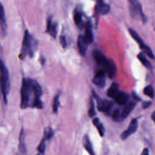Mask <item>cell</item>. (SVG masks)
I'll return each mask as SVG.
<instances>
[{
	"label": "cell",
	"mask_w": 155,
	"mask_h": 155,
	"mask_svg": "<svg viewBox=\"0 0 155 155\" xmlns=\"http://www.w3.org/2000/svg\"><path fill=\"white\" fill-rule=\"evenodd\" d=\"M60 42H61L63 48H66V47H67V41H66L65 37L64 36H60Z\"/></svg>",
	"instance_id": "cell-32"
},
{
	"label": "cell",
	"mask_w": 155,
	"mask_h": 155,
	"mask_svg": "<svg viewBox=\"0 0 155 155\" xmlns=\"http://www.w3.org/2000/svg\"><path fill=\"white\" fill-rule=\"evenodd\" d=\"M88 43L86 41L84 36L79 35L78 38V47L80 54L82 56H84L86 53V51L88 47Z\"/></svg>",
	"instance_id": "cell-10"
},
{
	"label": "cell",
	"mask_w": 155,
	"mask_h": 155,
	"mask_svg": "<svg viewBox=\"0 0 155 155\" xmlns=\"http://www.w3.org/2000/svg\"><path fill=\"white\" fill-rule=\"evenodd\" d=\"M105 69H100L96 71L93 79V82L97 86L102 88L105 85Z\"/></svg>",
	"instance_id": "cell-8"
},
{
	"label": "cell",
	"mask_w": 155,
	"mask_h": 155,
	"mask_svg": "<svg viewBox=\"0 0 155 155\" xmlns=\"http://www.w3.org/2000/svg\"><path fill=\"white\" fill-rule=\"evenodd\" d=\"M93 56L96 62L105 70L108 65L110 59H108L99 50H94L93 51Z\"/></svg>",
	"instance_id": "cell-6"
},
{
	"label": "cell",
	"mask_w": 155,
	"mask_h": 155,
	"mask_svg": "<svg viewBox=\"0 0 155 155\" xmlns=\"http://www.w3.org/2000/svg\"><path fill=\"white\" fill-rule=\"evenodd\" d=\"M130 4V12L133 18L136 19H140L143 22L146 21V17L144 15L140 3L138 0H128Z\"/></svg>",
	"instance_id": "cell-4"
},
{
	"label": "cell",
	"mask_w": 155,
	"mask_h": 155,
	"mask_svg": "<svg viewBox=\"0 0 155 155\" xmlns=\"http://www.w3.org/2000/svg\"><path fill=\"white\" fill-rule=\"evenodd\" d=\"M31 84L36 97H40L42 94L41 85L36 80L34 79H31Z\"/></svg>",
	"instance_id": "cell-19"
},
{
	"label": "cell",
	"mask_w": 155,
	"mask_h": 155,
	"mask_svg": "<svg viewBox=\"0 0 155 155\" xmlns=\"http://www.w3.org/2000/svg\"><path fill=\"white\" fill-rule=\"evenodd\" d=\"M110 10V7L108 4L104 3L102 0H98L96 4V11L104 15L107 14Z\"/></svg>",
	"instance_id": "cell-12"
},
{
	"label": "cell",
	"mask_w": 155,
	"mask_h": 155,
	"mask_svg": "<svg viewBox=\"0 0 155 155\" xmlns=\"http://www.w3.org/2000/svg\"><path fill=\"white\" fill-rule=\"evenodd\" d=\"M53 136V131L51 127H47L44 130V137L43 139L45 140L50 139Z\"/></svg>",
	"instance_id": "cell-24"
},
{
	"label": "cell",
	"mask_w": 155,
	"mask_h": 155,
	"mask_svg": "<svg viewBox=\"0 0 155 155\" xmlns=\"http://www.w3.org/2000/svg\"><path fill=\"white\" fill-rule=\"evenodd\" d=\"M19 139H20V148L22 151H25V143H24V133L22 132V130Z\"/></svg>",
	"instance_id": "cell-31"
},
{
	"label": "cell",
	"mask_w": 155,
	"mask_h": 155,
	"mask_svg": "<svg viewBox=\"0 0 155 155\" xmlns=\"http://www.w3.org/2000/svg\"><path fill=\"white\" fill-rule=\"evenodd\" d=\"M83 142H84V146L85 150L88 152V153L90 155H95L92 143H91L88 135L85 136V137L84 138Z\"/></svg>",
	"instance_id": "cell-18"
},
{
	"label": "cell",
	"mask_w": 155,
	"mask_h": 155,
	"mask_svg": "<svg viewBox=\"0 0 155 155\" xmlns=\"http://www.w3.org/2000/svg\"><path fill=\"white\" fill-rule=\"evenodd\" d=\"M90 107L88 110V115L90 117H93L96 114V111H95V108H94V105L93 100H91V104H90Z\"/></svg>",
	"instance_id": "cell-29"
},
{
	"label": "cell",
	"mask_w": 155,
	"mask_h": 155,
	"mask_svg": "<svg viewBox=\"0 0 155 155\" xmlns=\"http://www.w3.org/2000/svg\"><path fill=\"white\" fill-rule=\"evenodd\" d=\"M119 91V86L117 84L116 82H113L108 89L107 94L108 97L114 98Z\"/></svg>",
	"instance_id": "cell-20"
},
{
	"label": "cell",
	"mask_w": 155,
	"mask_h": 155,
	"mask_svg": "<svg viewBox=\"0 0 155 155\" xmlns=\"http://www.w3.org/2000/svg\"><path fill=\"white\" fill-rule=\"evenodd\" d=\"M36 155H43V154H42V153H39V154H36Z\"/></svg>",
	"instance_id": "cell-36"
},
{
	"label": "cell",
	"mask_w": 155,
	"mask_h": 155,
	"mask_svg": "<svg viewBox=\"0 0 155 155\" xmlns=\"http://www.w3.org/2000/svg\"><path fill=\"white\" fill-rule=\"evenodd\" d=\"M1 92L3 96L4 101L6 103L7 97L10 88V82L8 70L2 60L1 61Z\"/></svg>",
	"instance_id": "cell-3"
},
{
	"label": "cell",
	"mask_w": 155,
	"mask_h": 155,
	"mask_svg": "<svg viewBox=\"0 0 155 155\" xmlns=\"http://www.w3.org/2000/svg\"><path fill=\"white\" fill-rule=\"evenodd\" d=\"M73 19L76 25L79 27H81L83 24L82 16V13L79 10H77L76 12H74Z\"/></svg>",
	"instance_id": "cell-21"
},
{
	"label": "cell",
	"mask_w": 155,
	"mask_h": 155,
	"mask_svg": "<svg viewBox=\"0 0 155 155\" xmlns=\"http://www.w3.org/2000/svg\"><path fill=\"white\" fill-rule=\"evenodd\" d=\"M31 107L39 108V109H41L43 108V103L40 99V97H36L33 100L31 104Z\"/></svg>",
	"instance_id": "cell-28"
},
{
	"label": "cell",
	"mask_w": 155,
	"mask_h": 155,
	"mask_svg": "<svg viewBox=\"0 0 155 155\" xmlns=\"http://www.w3.org/2000/svg\"><path fill=\"white\" fill-rule=\"evenodd\" d=\"M137 58L140 61V62L147 68H151V65L149 61L146 58L145 56L144 55L143 53H140L137 55Z\"/></svg>",
	"instance_id": "cell-22"
},
{
	"label": "cell",
	"mask_w": 155,
	"mask_h": 155,
	"mask_svg": "<svg viewBox=\"0 0 155 155\" xmlns=\"http://www.w3.org/2000/svg\"><path fill=\"white\" fill-rule=\"evenodd\" d=\"M1 35L2 36H4L7 33V23L5 13L2 4H1Z\"/></svg>",
	"instance_id": "cell-14"
},
{
	"label": "cell",
	"mask_w": 155,
	"mask_h": 155,
	"mask_svg": "<svg viewBox=\"0 0 155 155\" xmlns=\"http://www.w3.org/2000/svg\"><path fill=\"white\" fill-rule=\"evenodd\" d=\"M128 31H129V33H130V35L137 42V44L139 45L140 47L143 51V52L150 58L154 59V56L153 54V51L151 50V49L150 48V47L148 46H147L145 44V43L143 42V41H142V39L140 37V36L137 34V33L132 28H129Z\"/></svg>",
	"instance_id": "cell-5"
},
{
	"label": "cell",
	"mask_w": 155,
	"mask_h": 155,
	"mask_svg": "<svg viewBox=\"0 0 155 155\" xmlns=\"http://www.w3.org/2000/svg\"><path fill=\"white\" fill-rule=\"evenodd\" d=\"M151 104V102L150 101H147V102H144L143 104H142V107L143 108H148V107H150Z\"/></svg>",
	"instance_id": "cell-33"
},
{
	"label": "cell",
	"mask_w": 155,
	"mask_h": 155,
	"mask_svg": "<svg viewBox=\"0 0 155 155\" xmlns=\"http://www.w3.org/2000/svg\"><path fill=\"white\" fill-rule=\"evenodd\" d=\"M59 94H58L53 99V111L54 113H56L58 111V108L59 106Z\"/></svg>",
	"instance_id": "cell-25"
},
{
	"label": "cell",
	"mask_w": 155,
	"mask_h": 155,
	"mask_svg": "<svg viewBox=\"0 0 155 155\" xmlns=\"http://www.w3.org/2000/svg\"><path fill=\"white\" fill-rule=\"evenodd\" d=\"M93 122L94 125L96 126V127L97 128L100 135L101 136H103L104 134L105 129H104V127L103 125L100 122L99 119L98 118H94L93 120Z\"/></svg>",
	"instance_id": "cell-23"
},
{
	"label": "cell",
	"mask_w": 155,
	"mask_h": 155,
	"mask_svg": "<svg viewBox=\"0 0 155 155\" xmlns=\"http://www.w3.org/2000/svg\"><path fill=\"white\" fill-rule=\"evenodd\" d=\"M128 94L123 91H119L114 97L115 102L119 105L125 104L128 102Z\"/></svg>",
	"instance_id": "cell-11"
},
{
	"label": "cell",
	"mask_w": 155,
	"mask_h": 155,
	"mask_svg": "<svg viewBox=\"0 0 155 155\" xmlns=\"http://www.w3.org/2000/svg\"><path fill=\"white\" fill-rule=\"evenodd\" d=\"M85 35L84 38L88 44H91L93 41V35L91 30V27L89 22H87L85 24Z\"/></svg>",
	"instance_id": "cell-16"
},
{
	"label": "cell",
	"mask_w": 155,
	"mask_h": 155,
	"mask_svg": "<svg viewBox=\"0 0 155 155\" xmlns=\"http://www.w3.org/2000/svg\"><path fill=\"white\" fill-rule=\"evenodd\" d=\"M152 119L153 120V121L155 122V113H152Z\"/></svg>",
	"instance_id": "cell-35"
},
{
	"label": "cell",
	"mask_w": 155,
	"mask_h": 155,
	"mask_svg": "<svg viewBox=\"0 0 155 155\" xmlns=\"http://www.w3.org/2000/svg\"><path fill=\"white\" fill-rule=\"evenodd\" d=\"M113 103L111 101L106 99H97V107L99 111L104 112L105 114L109 115L113 108Z\"/></svg>",
	"instance_id": "cell-7"
},
{
	"label": "cell",
	"mask_w": 155,
	"mask_h": 155,
	"mask_svg": "<svg viewBox=\"0 0 155 155\" xmlns=\"http://www.w3.org/2000/svg\"><path fill=\"white\" fill-rule=\"evenodd\" d=\"M116 70L117 68L115 63L112 60L110 59L108 65L105 69V71L107 73L108 76L110 78L112 79L115 76L116 73Z\"/></svg>",
	"instance_id": "cell-17"
},
{
	"label": "cell",
	"mask_w": 155,
	"mask_h": 155,
	"mask_svg": "<svg viewBox=\"0 0 155 155\" xmlns=\"http://www.w3.org/2000/svg\"><path fill=\"white\" fill-rule=\"evenodd\" d=\"M111 117L113 120L115 121H119L122 119L121 117V111L119 109H115L111 114Z\"/></svg>",
	"instance_id": "cell-27"
},
{
	"label": "cell",
	"mask_w": 155,
	"mask_h": 155,
	"mask_svg": "<svg viewBox=\"0 0 155 155\" xmlns=\"http://www.w3.org/2000/svg\"><path fill=\"white\" fill-rule=\"evenodd\" d=\"M37 45V41L33 38V36L27 30H25L24 39L22 41V47L21 56L22 55V56L24 57L27 54L32 55L35 52V50L36 49Z\"/></svg>",
	"instance_id": "cell-2"
},
{
	"label": "cell",
	"mask_w": 155,
	"mask_h": 155,
	"mask_svg": "<svg viewBox=\"0 0 155 155\" xmlns=\"http://www.w3.org/2000/svg\"><path fill=\"white\" fill-rule=\"evenodd\" d=\"M33 96L35 99L36 96L31 86V79H23L21 90V107L22 108H25L31 105L30 102Z\"/></svg>",
	"instance_id": "cell-1"
},
{
	"label": "cell",
	"mask_w": 155,
	"mask_h": 155,
	"mask_svg": "<svg viewBox=\"0 0 155 155\" xmlns=\"http://www.w3.org/2000/svg\"><path fill=\"white\" fill-rule=\"evenodd\" d=\"M135 106H136V103L133 101L130 102L129 103L126 104V105L124 107L123 110L121 111L122 119H124L125 117H127L130 114V113L133 110Z\"/></svg>",
	"instance_id": "cell-15"
},
{
	"label": "cell",
	"mask_w": 155,
	"mask_h": 155,
	"mask_svg": "<svg viewBox=\"0 0 155 155\" xmlns=\"http://www.w3.org/2000/svg\"><path fill=\"white\" fill-rule=\"evenodd\" d=\"M45 140L42 139L41 142V143H39L38 147V150L39 151V152L40 153L44 154L45 150Z\"/></svg>",
	"instance_id": "cell-30"
},
{
	"label": "cell",
	"mask_w": 155,
	"mask_h": 155,
	"mask_svg": "<svg viewBox=\"0 0 155 155\" xmlns=\"http://www.w3.org/2000/svg\"><path fill=\"white\" fill-rule=\"evenodd\" d=\"M137 127H138L137 120L136 119H132L130 123V125L128 128L122 133L120 136L121 139H127L128 136H130L131 134L134 133L137 130Z\"/></svg>",
	"instance_id": "cell-9"
},
{
	"label": "cell",
	"mask_w": 155,
	"mask_h": 155,
	"mask_svg": "<svg viewBox=\"0 0 155 155\" xmlns=\"http://www.w3.org/2000/svg\"><path fill=\"white\" fill-rule=\"evenodd\" d=\"M46 32L49 33L51 36L55 38L57 34V24L52 22L51 18H49L47 20V25L46 28Z\"/></svg>",
	"instance_id": "cell-13"
},
{
	"label": "cell",
	"mask_w": 155,
	"mask_h": 155,
	"mask_svg": "<svg viewBox=\"0 0 155 155\" xmlns=\"http://www.w3.org/2000/svg\"><path fill=\"white\" fill-rule=\"evenodd\" d=\"M142 155H149V153H148V150L147 148H145V149L143 150Z\"/></svg>",
	"instance_id": "cell-34"
},
{
	"label": "cell",
	"mask_w": 155,
	"mask_h": 155,
	"mask_svg": "<svg viewBox=\"0 0 155 155\" xmlns=\"http://www.w3.org/2000/svg\"><path fill=\"white\" fill-rule=\"evenodd\" d=\"M143 93L145 95L149 96L151 98L154 97V89L151 85L147 86L143 90Z\"/></svg>",
	"instance_id": "cell-26"
}]
</instances>
